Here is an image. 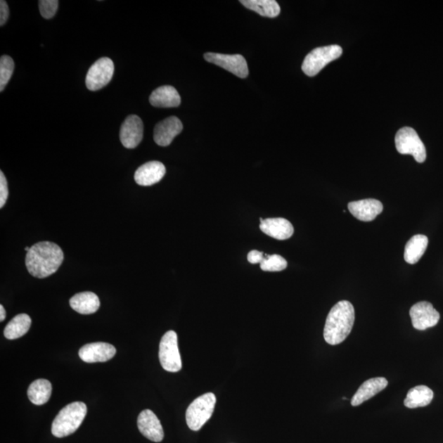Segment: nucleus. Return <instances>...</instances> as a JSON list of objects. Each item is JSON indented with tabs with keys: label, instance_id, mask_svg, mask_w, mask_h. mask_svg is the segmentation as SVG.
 I'll list each match as a JSON object with an SVG mask.
<instances>
[{
	"label": "nucleus",
	"instance_id": "nucleus-1",
	"mask_svg": "<svg viewBox=\"0 0 443 443\" xmlns=\"http://www.w3.org/2000/svg\"><path fill=\"white\" fill-rule=\"evenodd\" d=\"M64 255L59 246L51 241H41L32 246L26 256L30 274L38 278L49 277L60 267Z\"/></svg>",
	"mask_w": 443,
	"mask_h": 443
},
{
	"label": "nucleus",
	"instance_id": "nucleus-2",
	"mask_svg": "<svg viewBox=\"0 0 443 443\" xmlns=\"http://www.w3.org/2000/svg\"><path fill=\"white\" fill-rule=\"evenodd\" d=\"M354 323V309L347 300H341L330 310L325 323L323 338L332 346L346 340L351 333Z\"/></svg>",
	"mask_w": 443,
	"mask_h": 443
},
{
	"label": "nucleus",
	"instance_id": "nucleus-3",
	"mask_svg": "<svg viewBox=\"0 0 443 443\" xmlns=\"http://www.w3.org/2000/svg\"><path fill=\"white\" fill-rule=\"evenodd\" d=\"M87 413L85 403L76 402L63 408L54 418L51 432L56 437H65L75 432L81 426Z\"/></svg>",
	"mask_w": 443,
	"mask_h": 443
},
{
	"label": "nucleus",
	"instance_id": "nucleus-4",
	"mask_svg": "<svg viewBox=\"0 0 443 443\" xmlns=\"http://www.w3.org/2000/svg\"><path fill=\"white\" fill-rule=\"evenodd\" d=\"M216 403L214 393L204 394L191 404L187 408L186 420L187 425L193 431H199L213 415Z\"/></svg>",
	"mask_w": 443,
	"mask_h": 443
},
{
	"label": "nucleus",
	"instance_id": "nucleus-5",
	"mask_svg": "<svg viewBox=\"0 0 443 443\" xmlns=\"http://www.w3.org/2000/svg\"><path fill=\"white\" fill-rule=\"evenodd\" d=\"M342 49L338 44L319 47L307 54L302 64V70L309 77L316 76L329 63L342 56Z\"/></svg>",
	"mask_w": 443,
	"mask_h": 443
},
{
	"label": "nucleus",
	"instance_id": "nucleus-6",
	"mask_svg": "<svg viewBox=\"0 0 443 443\" xmlns=\"http://www.w3.org/2000/svg\"><path fill=\"white\" fill-rule=\"evenodd\" d=\"M397 150L402 155H411L418 162H423L427 158L426 148L417 132L411 127H403L395 137Z\"/></svg>",
	"mask_w": 443,
	"mask_h": 443
},
{
	"label": "nucleus",
	"instance_id": "nucleus-7",
	"mask_svg": "<svg viewBox=\"0 0 443 443\" xmlns=\"http://www.w3.org/2000/svg\"><path fill=\"white\" fill-rule=\"evenodd\" d=\"M159 357L161 366L167 372L176 373L182 367L181 354L174 331L167 332L160 343Z\"/></svg>",
	"mask_w": 443,
	"mask_h": 443
},
{
	"label": "nucleus",
	"instance_id": "nucleus-8",
	"mask_svg": "<svg viewBox=\"0 0 443 443\" xmlns=\"http://www.w3.org/2000/svg\"><path fill=\"white\" fill-rule=\"evenodd\" d=\"M115 73V64L110 58H101L89 69L86 84L89 90H101L112 80Z\"/></svg>",
	"mask_w": 443,
	"mask_h": 443
},
{
	"label": "nucleus",
	"instance_id": "nucleus-9",
	"mask_svg": "<svg viewBox=\"0 0 443 443\" xmlns=\"http://www.w3.org/2000/svg\"><path fill=\"white\" fill-rule=\"evenodd\" d=\"M205 58L207 62L223 68L240 78H245L249 75L248 62L240 54L229 56V54L207 53L205 54Z\"/></svg>",
	"mask_w": 443,
	"mask_h": 443
},
{
	"label": "nucleus",
	"instance_id": "nucleus-10",
	"mask_svg": "<svg viewBox=\"0 0 443 443\" xmlns=\"http://www.w3.org/2000/svg\"><path fill=\"white\" fill-rule=\"evenodd\" d=\"M410 316L413 327L420 331L436 326L440 319V314L428 302L413 304L410 310Z\"/></svg>",
	"mask_w": 443,
	"mask_h": 443
},
{
	"label": "nucleus",
	"instance_id": "nucleus-11",
	"mask_svg": "<svg viewBox=\"0 0 443 443\" xmlns=\"http://www.w3.org/2000/svg\"><path fill=\"white\" fill-rule=\"evenodd\" d=\"M144 126L141 118L136 115H130L122 123L120 130L122 144L127 149H135L143 139Z\"/></svg>",
	"mask_w": 443,
	"mask_h": 443
},
{
	"label": "nucleus",
	"instance_id": "nucleus-12",
	"mask_svg": "<svg viewBox=\"0 0 443 443\" xmlns=\"http://www.w3.org/2000/svg\"><path fill=\"white\" fill-rule=\"evenodd\" d=\"M116 348L106 342L86 344L79 351V357L86 363L106 362L115 356Z\"/></svg>",
	"mask_w": 443,
	"mask_h": 443
},
{
	"label": "nucleus",
	"instance_id": "nucleus-13",
	"mask_svg": "<svg viewBox=\"0 0 443 443\" xmlns=\"http://www.w3.org/2000/svg\"><path fill=\"white\" fill-rule=\"evenodd\" d=\"M137 426L141 435L148 439L155 442L164 439L165 433L161 423L152 411L145 410L141 412L137 418Z\"/></svg>",
	"mask_w": 443,
	"mask_h": 443
},
{
	"label": "nucleus",
	"instance_id": "nucleus-14",
	"mask_svg": "<svg viewBox=\"0 0 443 443\" xmlns=\"http://www.w3.org/2000/svg\"><path fill=\"white\" fill-rule=\"evenodd\" d=\"M184 129V125L179 117L172 116L158 123L155 127L154 140L157 145L167 146Z\"/></svg>",
	"mask_w": 443,
	"mask_h": 443
},
{
	"label": "nucleus",
	"instance_id": "nucleus-15",
	"mask_svg": "<svg viewBox=\"0 0 443 443\" xmlns=\"http://www.w3.org/2000/svg\"><path fill=\"white\" fill-rule=\"evenodd\" d=\"M165 174V166L161 162L150 161L138 167L134 179L138 185L150 186L160 181Z\"/></svg>",
	"mask_w": 443,
	"mask_h": 443
},
{
	"label": "nucleus",
	"instance_id": "nucleus-16",
	"mask_svg": "<svg viewBox=\"0 0 443 443\" xmlns=\"http://www.w3.org/2000/svg\"><path fill=\"white\" fill-rule=\"evenodd\" d=\"M348 210L354 218L363 222H371L382 213L383 206L379 200L366 199L351 202L348 204Z\"/></svg>",
	"mask_w": 443,
	"mask_h": 443
},
{
	"label": "nucleus",
	"instance_id": "nucleus-17",
	"mask_svg": "<svg viewBox=\"0 0 443 443\" xmlns=\"http://www.w3.org/2000/svg\"><path fill=\"white\" fill-rule=\"evenodd\" d=\"M259 229L264 234L279 240L289 239L294 233L293 224L283 218L260 219Z\"/></svg>",
	"mask_w": 443,
	"mask_h": 443
},
{
	"label": "nucleus",
	"instance_id": "nucleus-18",
	"mask_svg": "<svg viewBox=\"0 0 443 443\" xmlns=\"http://www.w3.org/2000/svg\"><path fill=\"white\" fill-rule=\"evenodd\" d=\"M388 385L385 378L378 377L368 379L359 387L357 392L352 399V405L358 406L362 403L369 400L378 393L382 392Z\"/></svg>",
	"mask_w": 443,
	"mask_h": 443
},
{
	"label": "nucleus",
	"instance_id": "nucleus-19",
	"mask_svg": "<svg viewBox=\"0 0 443 443\" xmlns=\"http://www.w3.org/2000/svg\"><path fill=\"white\" fill-rule=\"evenodd\" d=\"M150 102L158 108H176L180 105L181 97L174 87L164 86L152 92Z\"/></svg>",
	"mask_w": 443,
	"mask_h": 443
},
{
	"label": "nucleus",
	"instance_id": "nucleus-20",
	"mask_svg": "<svg viewBox=\"0 0 443 443\" xmlns=\"http://www.w3.org/2000/svg\"><path fill=\"white\" fill-rule=\"evenodd\" d=\"M71 307L79 314H91L101 307L98 295L91 292L77 293L69 300Z\"/></svg>",
	"mask_w": 443,
	"mask_h": 443
},
{
	"label": "nucleus",
	"instance_id": "nucleus-21",
	"mask_svg": "<svg viewBox=\"0 0 443 443\" xmlns=\"http://www.w3.org/2000/svg\"><path fill=\"white\" fill-rule=\"evenodd\" d=\"M433 396L435 394L430 387L423 385L416 386L408 392L404 404L410 409L425 407L430 405Z\"/></svg>",
	"mask_w": 443,
	"mask_h": 443
},
{
	"label": "nucleus",
	"instance_id": "nucleus-22",
	"mask_svg": "<svg viewBox=\"0 0 443 443\" xmlns=\"http://www.w3.org/2000/svg\"><path fill=\"white\" fill-rule=\"evenodd\" d=\"M428 244V239L425 235H416L408 241L405 248L404 258L408 264H415L425 254Z\"/></svg>",
	"mask_w": 443,
	"mask_h": 443
},
{
	"label": "nucleus",
	"instance_id": "nucleus-23",
	"mask_svg": "<svg viewBox=\"0 0 443 443\" xmlns=\"http://www.w3.org/2000/svg\"><path fill=\"white\" fill-rule=\"evenodd\" d=\"M52 385L46 379H37L30 385L27 391L29 400L34 405L42 406L51 397Z\"/></svg>",
	"mask_w": 443,
	"mask_h": 443
},
{
	"label": "nucleus",
	"instance_id": "nucleus-24",
	"mask_svg": "<svg viewBox=\"0 0 443 443\" xmlns=\"http://www.w3.org/2000/svg\"><path fill=\"white\" fill-rule=\"evenodd\" d=\"M32 325V319L27 314H20L15 316L5 327L4 337L9 340L18 339L24 336Z\"/></svg>",
	"mask_w": 443,
	"mask_h": 443
},
{
	"label": "nucleus",
	"instance_id": "nucleus-25",
	"mask_svg": "<svg viewBox=\"0 0 443 443\" xmlns=\"http://www.w3.org/2000/svg\"><path fill=\"white\" fill-rule=\"evenodd\" d=\"M240 2L245 8L266 18L278 17L281 12L279 4L275 0H241Z\"/></svg>",
	"mask_w": 443,
	"mask_h": 443
},
{
	"label": "nucleus",
	"instance_id": "nucleus-26",
	"mask_svg": "<svg viewBox=\"0 0 443 443\" xmlns=\"http://www.w3.org/2000/svg\"><path fill=\"white\" fill-rule=\"evenodd\" d=\"M288 267V262L278 255H264V259L260 264V268L266 272H280Z\"/></svg>",
	"mask_w": 443,
	"mask_h": 443
},
{
	"label": "nucleus",
	"instance_id": "nucleus-27",
	"mask_svg": "<svg viewBox=\"0 0 443 443\" xmlns=\"http://www.w3.org/2000/svg\"><path fill=\"white\" fill-rule=\"evenodd\" d=\"M14 70V62L13 58L8 56H3L0 58V91L4 90L10 79H11Z\"/></svg>",
	"mask_w": 443,
	"mask_h": 443
},
{
	"label": "nucleus",
	"instance_id": "nucleus-28",
	"mask_svg": "<svg viewBox=\"0 0 443 443\" xmlns=\"http://www.w3.org/2000/svg\"><path fill=\"white\" fill-rule=\"evenodd\" d=\"M58 7V0H39V12L46 19L52 18L56 14Z\"/></svg>",
	"mask_w": 443,
	"mask_h": 443
},
{
	"label": "nucleus",
	"instance_id": "nucleus-29",
	"mask_svg": "<svg viewBox=\"0 0 443 443\" xmlns=\"http://www.w3.org/2000/svg\"><path fill=\"white\" fill-rule=\"evenodd\" d=\"M8 197V186L4 172H0V208H3Z\"/></svg>",
	"mask_w": 443,
	"mask_h": 443
},
{
	"label": "nucleus",
	"instance_id": "nucleus-30",
	"mask_svg": "<svg viewBox=\"0 0 443 443\" xmlns=\"http://www.w3.org/2000/svg\"><path fill=\"white\" fill-rule=\"evenodd\" d=\"M9 17V8L6 1L1 0L0 2V26H4L7 23Z\"/></svg>",
	"mask_w": 443,
	"mask_h": 443
},
{
	"label": "nucleus",
	"instance_id": "nucleus-31",
	"mask_svg": "<svg viewBox=\"0 0 443 443\" xmlns=\"http://www.w3.org/2000/svg\"><path fill=\"white\" fill-rule=\"evenodd\" d=\"M264 259V253L259 250H251L248 255V259L251 264H261Z\"/></svg>",
	"mask_w": 443,
	"mask_h": 443
},
{
	"label": "nucleus",
	"instance_id": "nucleus-32",
	"mask_svg": "<svg viewBox=\"0 0 443 443\" xmlns=\"http://www.w3.org/2000/svg\"><path fill=\"white\" fill-rule=\"evenodd\" d=\"M6 318V312L3 307V305H0V321H4V320Z\"/></svg>",
	"mask_w": 443,
	"mask_h": 443
},
{
	"label": "nucleus",
	"instance_id": "nucleus-33",
	"mask_svg": "<svg viewBox=\"0 0 443 443\" xmlns=\"http://www.w3.org/2000/svg\"><path fill=\"white\" fill-rule=\"evenodd\" d=\"M30 249H31V248H28V246H27L26 248H25V250L27 251V252H28V251L30 250Z\"/></svg>",
	"mask_w": 443,
	"mask_h": 443
}]
</instances>
